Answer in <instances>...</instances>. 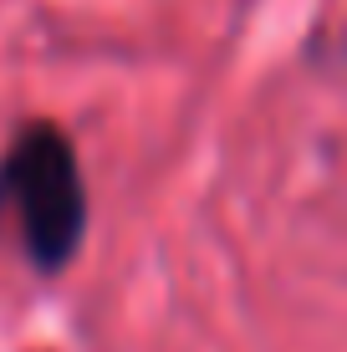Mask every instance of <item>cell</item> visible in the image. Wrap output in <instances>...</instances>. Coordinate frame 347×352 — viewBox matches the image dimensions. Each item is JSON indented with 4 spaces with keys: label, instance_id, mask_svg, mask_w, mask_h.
<instances>
[{
    "label": "cell",
    "instance_id": "1",
    "mask_svg": "<svg viewBox=\"0 0 347 352\" xmlns=\"http://www.w3.org/2000/svg\"><path fill=\"white\" fill-rule=\"evenodd\" d=\"M92 199L71 133L31 118L0 148V230L36 276H62L87 240Z\"/></svg>",
    "mask_w": 347,
    "mask_h": 352
}]
</instances>
